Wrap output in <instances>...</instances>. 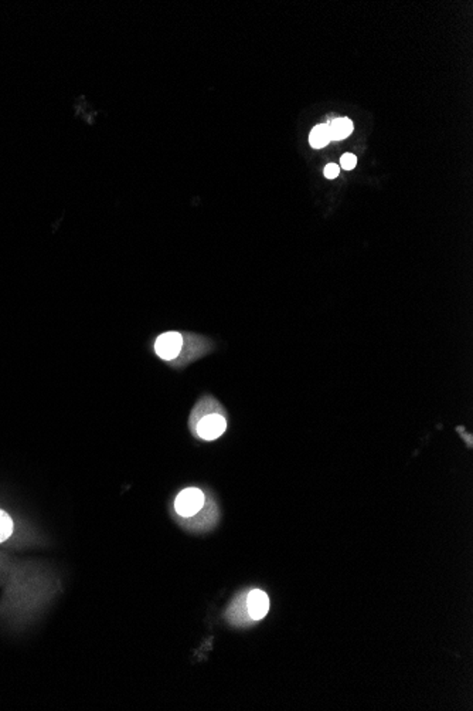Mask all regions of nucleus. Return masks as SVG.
<instances>
[{
	"label": "nucleus",
	"mask_w": 473,
	"mask_h": 711,
	"mask_svg": "<svg viewBox=\"0 0 473 711\" xmlns=\"http://www.w3.org/2000/svg\"><path fill=\"white\" fill-rule=\"evenodd\" d=\"M329 125V134L332 141H342L353 132V122L349 118H336Z\"/></svg>",
	"instance_id": "nucleus-7"
},
{
	"label": "nucleus",
	"mask_w": 473,
	"mask_h": 711,
	"mask_svg": "<svg viewBox=\"0 0 473 711\" xmlns=\"http://www.w3.org/2000/svg\"><path fill=\"white\" fill-rule=\"evenodd\" d=\"M227 417L224 413H209L198 420L193 433L203 440H216L227 430Z\"/></svg>",
	"instance_id": "nucleus-3"
},
{
	"label": "nucleus",
	"mask_w": 473,
	"mask_h": 711,
	"mask_svg": "<svg viewBox=\"0 0 473 711\" xmlns=\"http://www.w3.org/2000/svg\"><path fill=\"white\" fill-rule=\"evenodd\" d=\"M13 529H14V525H13L12 517L6 513V511L0 510V543H5L8 538L12 537Z\"/></svg>",
	"instance_id": "nucleus-9"
},
{
	"label": "nucleus",
	"mask_w": 473,
	"mask_h": 711,
	"mask_svg": "<svg viewBox=\"0 0 473 711\" xmlns=\"http://www.w3.org/2000/svg\"><path fill=\"white\" fill-rule=\"evenodd\" d=\"M206 501V494L200 488L189 487L177 494L174 500V511L182 518H192L205 508Z\"/></svg>",
	"instance_id": "nucleus-1"
},
{
	"label": "nucleus",
	"mask_w": 473,
	"mask_h": 711,
	"mask_svg": "<svg viewBox=\"0 0 473 711\" xmlns=\"http://www.w3.org/2000/svg\"><path fill=\"white\" fill-rule=\"evenodd\" d=\"M339 171L341 169L336 164H329L325 168V176L327 177V179H334V177H337V175H339Z\"/></svg>",
	"instance_id": "nucleus-11"
},
{
	"label": "nucleus",
	"mask_w": 473,
	"mask_h": 711,
	"mask_svg": "<svg viewBox=\"0 0 473 711\" xmlns=\"http://www.w3.org/2000/svg\"><path fill=\"white\" fill-rule=\"evenodd\" d=\"M185 347V337L176 331L163 332L154 341V352L157 357L166 362L176 361L180 353L183 352Z\"/></svg>",
	"instance_id": "nucleus-2"
},
{
	"label": "nucleus",
	"mask_w": 473,
	"mask_h": 711,
	"mask_svg": "<svg viewBox=\"0 0 473 711\" xmlns=\"http://www.w3.org/2000/svg\"><path fill=\"white\" fill-rule=\"evenodd\" d=\"M227 619L231 622L233 625L237 626H246L254 624L249 613V608H246V595H238L234 602L230 606V611L227 613Z\"/></svg>",
	"instance_id": "nucleus-5"
},
{
	"label": "nucleus",
	"mask_w": 473,
	"mask_h": 711,
	"mask_svg": "<svg viewBox=\"0 0 473 711\" xmlns=\"http://www.w3.org/2000/svg\"><path fill=\"white\" fill-rule=\"evenodd\" d=\"M330 134H329V125L327 124H321V125H316L312 132H310V137H309V142L313 148L316 149H321V148H325L329 142H330Z\"/></svg>",
	"instance_id": "nucleus-8"
},
{
	"label": "nucleus",
	"mask_w": 473,
	"mask_h": 711,
	"mask_svg": "<svg viewBox=\"0 0 473 711\" xmlns=\"http://www.w3.org/2000/svg\"><path fill=\"white\" fill-rule=\"evenodd\" d=\"M246 608L254 622L262 620L269 611V598L261 589H251L246 593Z\"/></svg>",
	"instance_id": "nucleus-4"
},
{
	"label": "nucleus",
	"mask_w": 473,
	"mask_h": 711,
	"mask_svg": "<svg viewBox=\"0 0 473 711\" xmlns=\"http://www.w3.org/2000/svg\"><path fill=\"white\" fill-rule=\"evenodd\" d=\"M357 164V158L351 153H345L341 160V166L346 171H351Z\"/></svg>",
	"instance_id": "nucleus-10"
},
{
	"label": "nucleus",
	"mask_w": 473,
	"mask_h": 711,
	"mask_svg": "<svg viewBox=\"0 0 473 711\" xmlns=\"http://www.w3.org/2000/svg\"><path fill=\"white\" fill-rule=\"evenodd\" d=\"M209 413H224L222 408L220 406V404L216 401V399L210 397V396H206L203 397L201 401L196 405V408L192 411V415H190V429L192 432L194 430L196 425L198 424V420L201 417H205L206 415Z\"/></svg>",
	"instance_id": "nucleus-6"
}]
</instances>
